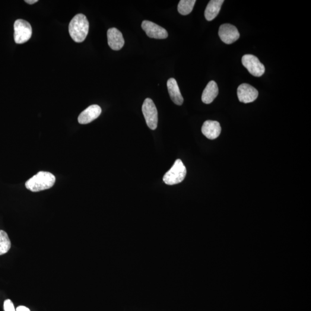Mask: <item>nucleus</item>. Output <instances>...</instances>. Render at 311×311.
<instances>
[{
	"label": "nucleus",
	"instance_id": "20",
	"mask_svg": "<svg viewBox=\"0 0 311 311\" xmlns=\"http://www.w3.org/2000/svg\"><path fill=\"white\" fill-rule=\"evenodd\" d=\"M38 1V0H25V2H27L28 4H34Z\"/></svg>",
	"mask_w": 311,
	"mask_h": 311
},
{
	"label": "nucleus",
	"instance_id": "10",
	"mask_svg": "<svg viewBox=\"0 0 311 311\" xmlns=\"http://www.w3.org/2000/svg\"><path fill=\"white\" fill-rule=\"evenodd\" d=\"M108 44L110 48L118 51L122 48L125 44L121 32L116 28H110L107 31Z\"/></svg>",
	"mask_w": 311,
	"mask_h": 311
},
{
	"label": "nucleus",
	"instance_id": "13",
	"mask_svg": "<svg viewBox=\"0 0 311 311\" xmlns=\"http://www.w3.org/2000/svg\"><path fill=\"white\" fill-rule=\"evenodd\" d=\"M167 88L168 93H169L171 100H173V102L176 105H182L184 99L175 79L171 78L168 80Z\"/></svg>",
	"mask_w": 311,
	"mask_h": 311
},
{
	"label": "nucleus",
	"instance_id": "6",
	"mask_svg": "<svg viewBox=\"0 0 311 311\" xmlns=\"http://www.w3.org/2000/svg\"><path fill=\"white\" fill-rule=\"evenodd\" d=\"M242 62L244 67L255 77H261L265 74L264 65L255 56L252 55H244L242 57Z\"/></svg>",
	"mask_w": 311,
	"mask_h": 311
},
{
	"label": "nucleus",
	"instance_id": "9",
	"mask_svg": "<svg viewBox=\"0 0 311 311\" xmlns=\"http://www.w3.org/2000/svg\"><path fill=\"white\" fill-rule=\"evenodd\" d=\"M238 99L240 102L249 103L255 101L258 97V91L256 88L248 84L239 85L237 91Z\"/></svg>",
	"mask_w": 311,
	"mask_h": 311
},
{
	"label": "nucleus",
	"instance_id": "2",
	"mask_svg": "<svg viewBox=\"0 0 311 311\" xmlns=\"http://www.w3.org/2000/svg\"><path fill=\"white\" fill-rule=\"evenodd\" d=\"M56 182V177L48 172L40 171L25 183V187L33 192H39L52 187Z\"/></svg>",
	"mask_w": 311,
	"mask_h": 311
},
{
	"label": "nucleus",
	"instance_id": "15",
	"mask_svg": "<svg viewBox=\"0 0 311 311\" xmlns=\"http://www.w3.org/2000/svg\"><path fill=\"white\" fill-rule=\"evenodd\" d=\"M224 0H211L205 11V17L208 21H212L217 17L220 11Z\"/></svg>",
	"mask_w": 311,
	"mask_h": 311
},
{
	"label": "nucleus",
	"instance_id": "17",
	"mask_svg": "<svg viewBox=\"0 0 311 311\" xmlns=\"http://www.w3.org/2000/svg\"><path fill=\"white\" fill-rule=\"evenodd\" d=\"M11 247V243L8 234L5 231L0 230V255L7 253Z\"/></svg>",
	"mask_w": 311,
	"mask_h": 311
},
{
	"label": "nucleus",
	"instance_id": "11",
	"mask_svg": "<svg viewBox=\"0 0 311 311\" xmlns=\"http://www.w3.org/2000/svg\"><path fill=\"white\" fill-rule=\"evenodd\" d=\"M101 113L99 106L97 104L90 106L83 111L78 116V121L80 124H88L99 117Z\"/></svg>",
	"mask_w": 311,
	"mask_h": 311
},
{
	"label": "nucleus",
	"instance_id": "5",
	"mask_svg": "<svg viewBox=\"0 0 311 311\" xmlns=\"http://www.w3.org/2000/svg\"><path fill=\"white\" fill-rule=\"evenodd\" d=\"M146 123L151 130L157 128L158 123V113L155 104L150 98H147L142 107Z\"/></svg>",
	"mask_w": 311,
	"mask_h": 311
},
{
	"label": "nucleus",
	"instance_id": "4",
	"mask_svg": "<svg viewBox=\"0 0 311 311\" xmlns=\"http://www.w3.org/2000/svg\"><path fill=\"white\" fill-rule=\"evenodd\" d=\"M32 27L28 21L18 19L14 23V39L17 44H23L30 39Z\"/></svg>",
	"mask_w": 311,
	"mask_h": 311
},
{
	"label": "nucleus",
	"instance_id": "3",
	"mask_svg": "<svg viewBox=\"0 0 311 311\" xmlns=\"http://www.w3.org/2000/svg\"><path fill=\"white\" fill-rule=\"evenodd\" d=\"M187 171L185 165L180 159L175 162L172 168L164 175V182L168 185H174L180 183L185 179Z\"/></svg>",
	"mask_w": 311,
	"mask_h": 311
},
{
	"label": "nucleus",
	"instance_id": "12",
	"mask_svg": "<svg viewBox=\"0 0 311 311\" xmlns=\"http://www.w3.org/2000/svg\"><path fill=\"white\" fill-rule=\"evenodd\" d=\"M221 128L220 123L214 120H206L202 127V133L206 138H217L220 136Z\"/></svg>",
	"mask_w": 311,
	"mask_h": 311
},
{
	"label": "nucleus",
	"instance_id": "7",
	"mask_svg": "<svg viewBox=\"0 0 311 311\" xmlns=\"http://www.w3.org/2000/svg\"><path fill=\"white\" fill-rule=\"evenodd\" d=\"M218 36L225 43L230 44L235 42L240 38L237 28L230 24H224L219 28Z\"/></svg>",
	"mask_w": 311,
	"mask_h": 311
},
{
	"label": "nucleus",
	"instance_id": "8",
	"mask_svg": "<svg viewBox=\"0 0 311 311\" xmlns=\"http://www.w3.org/2000/svg\"><path fill=\"white\" fill-rule=\"evenodd\" d=\"M142 29L148 37L154 39H166L168 36L167 31L160 25L148 20H144L141 24Z\"/></svg>",
	"mask_w": 311,
	"mask_h": 311
},
{
	"label": "nucleus",
	"instance_id": "1",
	"mask_svg": "<svg viewBox=\"0 0 311 311\" xmlns=\"http://www.w3.org/2000/svg\"><path fill=\"white\" fill-rule=\"evenodd\" d=\"M89 21L83 14H78L72 19L69 25V32L72 39L81 43L87 38L89 31Z\"/></svg>",
	"mask_w": 311,
	"mask_h": 311
},
{
	"label": "nucleus",
	"instance_id": "14",
	"mask_svg": "<svg viewBox=\"0 0 311 311\" xmlns=\"http://www.w3.org/2000/svg\"><path fill=\"white\" fill-rule=\"evenodd\" d=\"M218 94V85L214 81H211L206 85L202 95V101L205 104H211Z\"/></svg>",
	"mask_w": 311,
	"mask_h": 311
},
{
	"label": "nucleus",
	"instance_id": "18",
	"mask_svg": "<svg viewBox=\"0 0 311 311\" xmlns=\"http://www.w3.org/2000/svg\"><path fill=\"white\" fill-rule=\"evenodd\" d=\"M4 309L5 311H16L14 304L10 300H6L4 301Z\"/></svg>",
	"mask_w": 311,
	"mask_h": 311
},
{
	"label": "nucleus",
	"instance_id": "16",
	"mask_svg": "<svg viewBox=\"0 0 311 311\" xmlns=\"http://www.w3.org/2000/svg\"><path fill=\"white\" fill-rule=\"evenodd\" d=\"M195 2V0H181L177 6V11L181 15H189L192 12Z\"/></svg>",
	"mask_w": 311,
	"mask_h": 311
},
{
	"label": "nucleus",
	"instance_id": "19",
	"mask_svg": "<svg viewBox=\"0 0 311 311\" xmlns=\"http://www.w3.org/2000/svg\"><path fill=\"white\" fill-rule=\"evenodd\" d=\"M17 311H30V310L26 307L19 306L17 308Z\"/></svg>",
	"mask_w": 311,
	"mask_h": 311
}]
</instances>
